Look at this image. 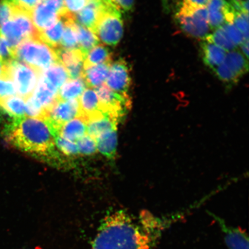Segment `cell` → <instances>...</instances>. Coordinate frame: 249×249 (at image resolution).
I'll return each instance as SVG.
<instances>
[{
  "instance_id": "obj_1",
  "label": "cell",
  "mask_w": 249,
  "mask_h": 249,
  "mask_svg": "<svg viewBox=\"0 0 249 249\" xmlns=\"http://www.w3.org/2000/svg\"><path fill=\"white\" fill-rule=\"evenodd\" d=\"M163 222L147 211L137 220L124 210L105 217L92 249H155L164 230Z\"/></svg>"
},
{
  "instance_id": "obj_2",
  "label": "cell",
  "mask_w": 249,
  "mask_h": 249,
  "mask_svg": "<svg viewBox=\"0 0 249 249\" xmlns=\"http://www.w3.org/2000/svg\"><path fill=\"white\" fill-rule=\"evenodd\" d=\"M5 130L8 142L21 151L42 157L55 155L54 136L42 118L24 117L13 119Z\"/></svg>"
},
{
  "instance_id": "obj_3",
  "label": "cell",
  "mask_w": 249,
  "mask_h": 249,
  "mask_svg": "<svg viewBox=\"0 0 249 249\" xmlns=\"http://www.w3.org/2000/svg\"><path fill=\"white\" fill-rule=\"evenodd\" d=\"M16 60L29 65L40 74L58 62L54 50L39 38L27 39L15 49Z\"/></svg>"
},
{
  "instance_id": "obj_4",
  "label": "cell",
  "mask_w": 249,
  "mask_h": 249,
  "mask_svg": "<svg viewBox=\"0 0 249 249\" xmlns=\"http://www.w3.org/2000/svg\"><path fill=\"white\" fill-rule=\"evenodd\" d=\"M0 33L8 40L12 48H16L27 39L39 38L31 17V11L16 4L13 17L0 27Z\"/></svg>"
},
{
  "instance_id": "obj_5",
  "label": "cell",
  "mask_w": 249,
  "mask_h": 249,
  "mask_svg": "<svg viewBox=\"0 0 249 249\" xmlns=\"http://www.w3.org/2000/svg\"><path fill=\"white\" fill-rule=\"evenodd\" d=\"M176 18L180 29L189 36L203 40L209 35L207 7H180L176 12Z\"/></svg>"
},
{
  "instance_id": "obj_6",
  "label": "cell",
  "mask_w": 249,
  "mask_h": 249,
  "mask_svg": "<svg viewBox=\"0 0 249 249\" xmlns=\"http://www.w3.org/2000/svg\"><path fill=\"white\" fill-rule=\"evenodd\" d=\"M94 34L105 44L117 45L124 35V24L120 11L117 8L103 11Z\"/></svg>"
},
{
  "instance_id": "obj_7",
  "label": "cell",
  "mask_w": 249,
  "mask_h": 249,
  "mask_svg": "<svg viewBox=\"0 0 249 249\" xmlns=\"http://www.w3.org/2000/svg\"><path fill=\"white\" fill-rule=\"evenodd\" d=\"M7 73L18 96L25 100L32 95L38 83L39 73L17 60H12L7 64Z\"/></svg>"
},
{
  "instance_id": "obj_8",
  "label": "cell",
  "mask_w": 249,
  "mask_h": 249,
  "mask_svg": "<svg viewBox=\"0 0 249 249\" xmlns=\"http://www.w3.org/2000/svg\"><path fill=\"white\" fill-rule=\"evenodd\" d=\"M79 99L69 101L57 100L45 111L43 118L53 136L57 135L61 127L74 118L81 116Z\"/></svg>"
},
{
  "instance_id": "obj_9",
  "label": "cell",
  "mask_w": 249,
  "mask_h": 249,
  "mask_svg": "<svg viewBox=\"0 0 249 249\" xmlns=\"http://www.w3.org/2000/svg\"><path fill=\"white\" fill-rule=\"evenodd\" d=\"M67 12L63 0H41L31 10V17L39 33L54 26Z\"/></svg>"
},
{
  "instance_id": "obj_10",
  "label": "cell",
  "mask_w": 249,
  "mask_h": 249,
  "mask_svg": "<svg viewBox=\"0 0 249 249\" xmlns=\"http://www.w3.org/2000/svg\"><path fill=\"white\" fill-rule=\"evenodd\" d=\"M94 89L98 95L101 110L104 113L114 115L121 119L132 107L129 95L115 92L104 84Z\"/></svg>"
},
{
  "instance_id": "obj_11",
  "label": "cell",
  "mask_w": 249,
  "mask_h": 249,
  "mask_svg": "<svg viewBox=\"0 0 249 249\" xmlns=\"http://www.w3.org/2000/svg\"><path fill=\"white\" fill-rule=\"evenodd\" d=\"M131 77L128 64L119 59L110 65L107 80V86L115 92L122 95H129L131 85Z\"/></svg>"
},
{
  "instance_id": "obj_12",
  "label": "cell",
  "mask_w": 249,
  "mask_h": 249,
  "mask_svg": "<svg viewBox=\"0 0 249 249\" xmlns=\"http://www.w3.org/2000/svg\"><path fill=\"white\" fill-rule=\"evenodd\" d=\"M207 9L210 29L214 30L226 23H232L235 11L225 0H209Z\"/></svg>"
},
{
  "instance_id": "obj_13",
  "label": "cell",
  "mask_w": 249,
  "mask_h": 249,
  "mask_svg": "<svg viewBox=\"0 0 249 249\" xmlns=\"http://www.w3.org/2000/svg\"><path fill=\"white\" fill-rule=\"evenodd\" d=\"M103 10L104 7L99 0H88L85 7L74 15V18L77 23L94 33Z\"/></svg>"
},
{
  "instance_id": "obj_14",
  "label": "cell",
  "mask_w": 249,
  "mask_h": 249,
  "mask_svg": "<svg viewBox=\"0 0 249 249\" xmlns=\"http://www.w3.org/2000/svg\"><path fill=\"white\" fill-rule=\"evenodd\" d=\"M120 120L119 117L113 114L103 113L87 123V134L96 140L104 134L117 130Z\"/></svg>"
},
{
  "instance_id": "obj_15",
  "label": "cell",
  "mask_w": 249,
  "mask_h": 249,
  "mask_svg": "<svg viewBox=\"0 0 249 249\" xmlns=\"http://www.w3.org/2000/svg\"><path fill=\"white\" fill-rule=\"evenodd\" d=\"M222 230L228 249H249V238L247 233L241 228L227 225L225 221L214 216Z\"/></svg>"
},
{
  "instance_id": "obj_16",
  "label": "cell",
  "mask_w": 249,
  "mask_h": 249,
  "mask_svg": "<svg viewBox=\"0 0 249 249\" xmlns=\"http://www.w3.org/2000/svg\"><path fill=\"white\" fill-rule=\"evenodd\" d=\"M79 100L82 113L80 117L86 120L87 124L104 113L101 110L100 104L95 89L88 87L84 91Z\"/></svg>"
},
{
  "instance_id": "obj_17",
  "label": "cell",
  "mask_w": 249,
  "mask_h": 249,
  "mask_svg": "<svg viewBox=\"0 0 249 249\" xmlns=\"http://www.w3.org/2000/svg\"><path fill=\"white\" fill-rule=\"evenodd\" d=\"M39 77L47 85L58 92L67 81L71 80L68 71L59 62L51 65L39 74Z\"/></svg>"
},
{
  "instance_id": "obj_18",
  "label": "cell",
  "mask_w": 249,
  "mask_h": 249,
  "mask_svg": "<svg viewBox=\"0 0 249 249\" xmlns=\"http://www.w3.org/2000/svg\"><path fill=\"white\" fill-rule=\"evenodd\" d=\"M201 48L204 64L213 71L225 61L227 52L210 40L203 39Z\"/></svg>"
},
{
  "instance_id": "obj_19",
  "label": "cell",
  "mask_w": 249,
  "mask_h": 249,
  "mask_svg": "<svg viewBox=\"0 0 249 249\" xmlns=\"http://www.w3.org/2000/svg\"><path fill=\"white\" fill-rule=\"evenodd\" d=\"M86 134L87 122L83 118L79 117L64 124L61 127L57 135L71 142H76Z\"/></svg>"
},
{
  "instance_id": "obj_20",
  "label": "cell",
  "mask_w": 249,
  "mask_h": 249,
  "mask_svg": "<svg viewBox=\"0 0 249 249\" xmlns=\"http://www.w3.org/2000/svg\"><path fill=\"white\" fill-rule=\"evenodd\" d=\"M111 64L96 65L84 70L82 78L87 87L95 89L104 85L107 79Z\"/></svg>"
},
{
  "instance_id": "obj_21",
  "label": "cell",
  "mask_w": 249,
  "mask_h": 249,
  "mask_svg": "<svg viewBox=\"0 0 249 249\" xmlns=\"http://www.w3.org/2000/svg\"><path fill=\"white\" fill-rule=\"evenodd\" d=\"M57 95L58 92L47 85L39 77L38 83L31 96L46 111L58 100Z\"/></svg>"
},
{
  "instance_id": "obj_22",
  "label": "cell",
  "mask_w": 249,
  "mask_h": 249,
  "mask_svg": "<svg viewBox=\"0 0 249 249\" xmlns=\"http://www.w3.org/2000/svg\"><path fill=\"white\" fill-rule=\"evenodd\" d=\"M87 87L83 78L69 80L59 89L58 100L69 101L79 99Z\"/></svg>"
},
{
  "instance_id": "obj_23",
  "label": "cell",
  "mask_w": 249,
  "mask_h": 249,
  "mask_svg": "<svg viewBox=\"0 0 249 249\" xmlns=\"http://www.w3.org/2000/svg\"><path fill=\"white\" fill-rule=\"evenodd\" d=\"M224 62L239 79L248 71V59L236 49L227 52Z\"/></svg>"
},
{
  "instance_id": "obj_24",
  "label": "cell",
  "mask_w": 249,
  "mask_h": 249,
  "mask_svg": "<svg viewBox=\"0 0 249 249\" xmlns=\"http://www.w3.org/2000/svg\"><path fill=\"white\" fill-rule=\"evenodd\" d=\"M98 150L105 157L114 159L117 153V130L104 134L95 140Z\"/></svg>"
},
{
  "instance_id": "obj_25",
  "label": "cell",
  "mask_w": 249,
  "mask_h": 249,
  "mask_svg": "<svg viewBox=\"0 0 249 249\" xmlns=\"http://www.w3.org/2000/svg\"><path fill=\"white\" fill-rule=\"evenodd\" d=\"M0 107L13 119L26 117L25 100L18 95L1 99Z\"/></svg>"
},
{
  "instance_id": "obj_26",
  "label": "cell",
  "mask_w": 249,
  "mask_h": 249,
  "mask_svg": "<svg viewBox=\"0 0 249 249\" xmlns=\"http://www.w3.org/2000/svg\"><path fill=\"white\" fill-rule=\"evenodd\" d=\"M111 53L109 49L102 45H96L87 54L84 61V70L105 63H111Z\"/></svg>"
},
{
  "instance_id": "obj_27",
  "label": "cell",
  "mask_w": 249,
  "mask_h": 249,
  "mask_svg": "<svg viewBox=\"0 0 249 249\" xmlns=\"http://www.w3.org/2000/svg\"><path fill=\"white\" fill-rule=\"evenodd\" d=\"M64 27V21L60 18L54 26L39 32V38L52 48H58L60 45Z\"/></svg>"
},
{
  "instance_id": "obj_28",
  "label": "cell",
  "mask_w": 249,
  "mask_h": 249,
  "mask_svg": "<svg viewBox=\"0 0 249 249\" xmlns=\"http://www.w3.org/2000/svg\"><path fill=\"white\" fill-rule=\"evenodd\" d=\"M54 50L59 63L63 65L65 68L84 63L87 55L79 48L65 49L58 48Z\"/></svg>"
},
{
  "instance_id": "obj_29",
  "label": "cell",
  "mask_w": 249,
  "mask_h": 249,
  "mask_svg": "<svg viewBox=\"0 0 249 249\" xmlns=\"http://www.w3.org/2000/svg\"><path fill=\"white\" fill-rule=\"evenodd\" d=\"M74 26L76 30L79 48L87 54L92 49L99 44V40L91 31L77 23L76 21Z\"/></svg>"
},
{
  "instance_id": "obj_30",
  "label": "cell",
  "mask_w": 249,
  "mask_h": 249,
  "mask_svg": "<svg viewBox=\"0 0 249 249\" xmlns=\"http://www.w3.org/2000/svg\"><path fill=\"white\" fill-rule=\"evenodd\" d=\"M205 39L210 40L227 52L233 51L237 48L229 39L222 27L214 30L213 34H209Z\"/></svg>"
},
{
  "instance_id": "obj_31",
  "label": "cell",
  "mask_w": 249,
  "mask_h": 249,
  "mask_svg": "<svg viewBox=\"0 0 249 249\" xmlns=\"http://www.w3.org/2000/svg\"><path fill=\"white\" fill-rule=\"evenodd\" d=\"M216 76L224 83L232 86L238 82L239 78L223 62L213 71Z\"/></svg>"
},
{
  "instance_id": "obj_32",
  "label": "cell",
  "mask_w": 249,
  "mask_h": 249,
  "mask_svg": "<svg viewBox=\"0 0 249 249\" xmlns=\"http://www.w3.org/2000/svg\"><path fill=\"white\" fill-rule=\"evenodd\" d=\"M79 154L89 155L95 154L97 151L96 142L94 139L86 134L76 142Z\"/></svg>"
},
{
  "instance_id": "obj_33",
  "label": "cell",
  "mask_w": 249,
  "mask_h": 249,
  "mask_svg": "<svg viewBox=\"0 0 249 249\" xmlns=\"http://www.w3.org/2000/svg\"><path fill=\"white\" fill-rule=\"evenodd\" d=\"M54 138L56 147L60 149V151L65 155L74 156L79 154L76 142L62 138L59 135L54 136Z\"/></svg>"
},
{
  "instance_id": "obj_34",
  "label": "cell",
  "mask_w": 249,
  "mask_h": 249,
  "mask_svg": "<svg viewBox=\"0 0 249 249\" xmlns=\"http://www.w3.org/2000/svg\"><path fill=\"white\" fill-rule=\"evenodd\" d=\"M15 8V0H1L0 2V27L11 19Z\"/></svg>"
},
{
  "instance_id": "obj_35",
  "label": "cell",
  "mask_w": 249,
  "mask_h": 249,
  "mask_svg": "<svg viewBox=\"0 0 249 249\" xmlns=\"http://www.w3.org/2000/svg\"><path fill=\"white\" fill-rule=\"evenodd\" d=\"M25 109L26 117L42 119L45 117V110L37 104L31 96L25 99Z\"/></svg>"
},
{
  "instance_id": "obj_36",
  "label": "cell",
  "mask_w": 249,
  "mask_h": 249,
  "mask_svg": "<svg viewBox=\"0 0 249 249\" xmlns=\"http://www.w3.org/2000/svg\"><path fill=\"white\" fill-rule=\"evenodd\" d=\"M232 23L241 31L245 38L249 39V13L243 11H236Z\"/></svg>"
},
{
  "instance_id": "obj_37",
  "label": "cell",
  "mask_w": 249,
  "mask_h": 249,
  "mask_svg": "<svg viewBox=\"0 0 249 249\" xmlns=\"http://www.w3.org/2000/svg\"><path fill=\"white\" fill-rule=\"evenodd\" d=\"M0 60L5 64L16 60L15 49L9 45L8 40L0 33Z\"/></svg>"
},
{
  "instance_id": "obj_38",
  "label": "cell",
  "mask_w": 249,
  "mask_h": 249,
  "mask_svg": "<svg viewBox=\"0 0 249 249\" xmlns=\"http://www.w3.org/2000/svg\"><path fill=\"white\" fill-rule=\"evenodd\" d=\"M222 27L229 39L236 47L240 45L245 39H248L245 38L241 31L232 23H226Z\"/></svg>"
},
{
  "instance_id": "obj_39",
  "label": "cell",
  "mask_w": 249,
  "mask_h": 249,
  "mask_svg": "<svg viewBox=\"0 0 249 249\" xmlns=\"http://www.w3.org/2000/svg\"><path fill=\"white\" fill-rule=\"evenodd\" d=\"M16 95L17 92L12 80L7 77H0V100Z\"/></svg>"
},
{
  "instance_id": "obj_40",
  "label": "cell",
  "mask_w": 249,
  "mask_h": 249,
  "mask_svg": "<svg viewBox=\"0 0 249 249\" xmlns=\"http://www.w3.org/2000/svg\"><path fill=\"white\" fill-rule=\"evenodd\" d=\"M88 0H64L65 8L71 14L75 15L85 7Z\"/></svg>"
},
{
  "instance_id": "obj_41",
  "label": "cell",
  "mask_w": 249,
  "mask_h": 249,
  "mask_svg": "<svg viewBox=\"0 0 249 249\" xmlns=\"http://www.w3.org/2000/svg\"><path fill=\"white\" fill-rule=\"evenodd\" d=\"M116 7L123 13L132 12L135 6V0H111Z\"/></svg>"
},
{
  "instance_id": "obj_42",
  "label": "cell",
  "mask_w": 249,
  "mask_h": 249,
  "mask_svg": "<svg viewBox=\"0 0 249 249\" xmlns=\"http://www.w3.org/2000/svg\"><path fill=\"white\" fill-rule=\"evenodd\" d=\"M209 0H182L180 7L187 8L207 7Z\"/></svg>"
},
{
  "instance_id": "obj_43",
  "label": "cell",
  "mask_w": 249,
  "mask_h": 249,
  "mask_svg": "<svg viewBox=\"0 0 249 249\" xmlns=\"http://www.w3.org/2000/svg\"><path fill=\"white\" fill-rule=\"evenodd\" d=\"M164 10L167 12L178 10L182 0H161Z\"/></svg>"
},
{
  "instance_id": "obj_44",
  "label": "cell",
  "mask_w": 249,
  "mask_h": 249,
  "mask_svg": "<svg viewBox=\"0 0 249 249\" xmlns=\"http://www.w3.org/2000/svg\"><path fill=\"white\" fill-rule=\"evenodd\" d=\"M15 1L20 7L31 11L41 0H15Z\"/></svg>"
},
{
  "instance_id": "obj_45",
  "label": "cell",
  "mask_w": 249,
  "mask_h": 249,
  "mask_svg": "<svg viewBox=\"0 0 249 249\" xmlns=\"http://www.w3.org/2000/svg\"><path fill=\"white\" fill-rule=\"evenodd\" d=\"M239 46L241 47V53L248 60L249 58V39H245Z\"/></svg>"
},
{
  "instance_id": "obj_46",
  "label": "cell",
  "mask_w": 249,
  "mask_h": 249,
  "mask_svg": "<svg viewBox=\"0 0 249 249\" xmlns=\"http://www.w3.org/2000/svg\"><path fill=\"white\" fill-rule=\"evenodd\" d=\"M5 114H7L5 112L2 110V108L0 107V130L3 128H6L8 124L5 122Z\"/></svg>"
},
{
  "instance_id": "obj_47",
  "label": "cell",
  "mask_w": 249,
  "mask_h": 249,
  "mask_svg": "<svg viewBox=\"0 0 249 249\" xmlns=\"http://www.w3.org/2000/svg\"><path fill=\"white\" fill-rule=\"evenodd\" d=\"M0 77L8 78L7 73V64H5L0 60Z\"/></svg>"
},
{
  "instance_id": "obj_48",
  "label": "cell",
  "mask_w": 249,
  "mask_h": 249,
  "mask_svg": "<svg viewBox=\"0 0 249 249\" xmlns=\"http://www.w3.org/2000/svg\"><path fill=\"white\" fill-rule=\"evenodd\" d=\"M225 1L229 3V4H232L233 2H234L236 0H225Z\"/></svg>"
},
{
  "instance_id": "obj_49",
  "label": "cell",
  "mask_w": 249,
  "mask_h": 249,
  "mask_svg": "<svg viewBox=\"0 0 249 249\" xmlns=\"http://www.w3.org/2000/svg\"><path fill=\"white\" fill-rule=\"evenodd\" d=\"M236 1H238V2H241V1H244V0H236Z\"/></svg>"
}]
</instances>
